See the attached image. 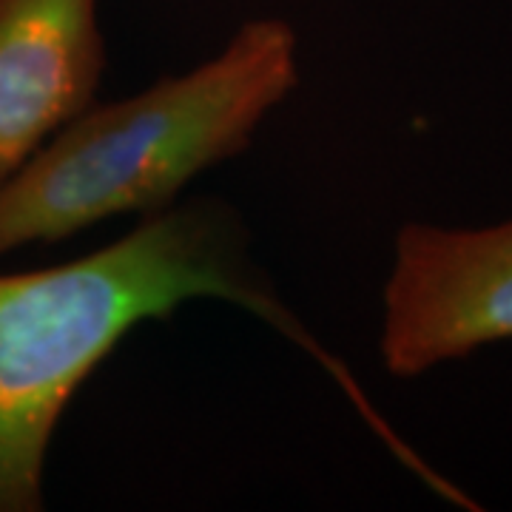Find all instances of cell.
Here are the masks:
<instances>
[{
    "label": "cell",
    "mask_w": 512,
    "mask_h": 512,
    "mask_svg": "<svg viewBox=\"0 0 512 512\" xmlns=\"http://www.w3.org/2000/svg\"><path fill=\"white\" fill-rule=\"evenodd\" d=\"M191 299L254 313L305 350L379 433L387 430L348 365L259 274L237 208L200 197L151 214L97 254L0 276V512L43 510L49 441L74 393L128 330L168 319Z\"/></svg>",
    "instance_id": "obj_1"
},
{
    "label": "cell",
    "mask_w": 512,
    "mask_h": 512,
    "mask_svg": "<svg viewBox=\"0 0 512 512\" xmlns=\"http://www.w3.org/2000/svg\"><path fill=\"white\" fill-rule=\"evenodd\" d=\"M299 83L285 20H251L220 55L128 100L89 106L0 183V256L123 214H160L251 146Z\"/></svg>",
    "instance_id": "obj_2"
},
{
    "label": "cell",
    "mask_w": 512,
    "mask_h": 512,
    "mask_svg": "<svg viewBox=\"0 0 512 512\" xmlns=\"http://www.w3.org/2000/svg\"><path fill=\"white\" fill-rule=\"evenodd\" d=\"M507 339L512 220L490 228L404 225L384 285V367L413 379Z\"/></svg>",
    "instance_id": "obj_3"
},
{
    "label": "cell",
    "mask_w": 512,
    "mask_h": 512,
    "mask_svg": "<svg viewBox=\"0 0 512 512\" xmlns=\"http://www.w3.org/2000/svg\"><path fill=\"white\" fill-rule=\"evenodd\" d=\"M103 69L97 0H0V183L92 106Z\"/></svg>",
    "instance_id": "obj_4"
}]
</instances>
